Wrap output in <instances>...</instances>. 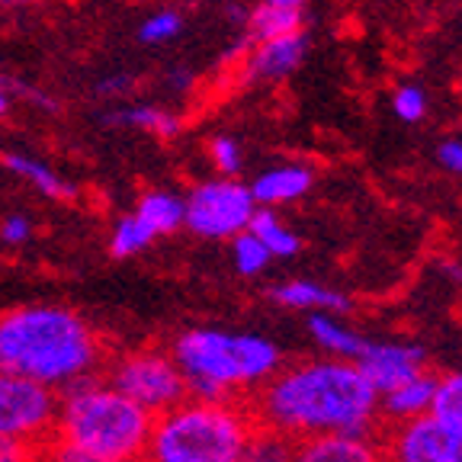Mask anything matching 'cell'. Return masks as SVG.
<instances>
[{
	"mask_svg": "<svg viewBox=\"0 0 462 462\" xmlns=\"http://www.w3.org/2000/svg\"><path fill=\"white\" fill-rule=\"evenodd\" d=\"M437 164L449 173H459L462 177V142L459 138H447V142L437 144Z\"/></svg>",
	"mask_w": 462,
	"mask_h": 462,
	"instance_id": "cell-31",
	"label": "cell"
},
{
	"mask_svg": "<svg viewBox=\"0 0 462 462\" xmlns=\"http://www.w3.org/2000/svg\"><path fill=\"white\" fill-rule=\"evenodd\" d=\"M254 427L257 418L241 398L212 402L187 395L154 414L142 462H245Z\"/></svg>",
	"mask_w": 462,
	"mask_h": 462,
	"instance_id": "cell-5",
	"label": "cell"
},
{
	"mask_svg": "<svg viewBox=\"0 0 462 462\" xmlns=\"http://www.w3.org/2000/svg\"><path fill=\"white\" fill-rule=\"evenodd\" d=\"M26 462H39V456H36V459H26Z\"/></svg>",
	"mask_w": 462,
	"mask_h": 462,
	"instance_id": "cell-38",
	"label": "cell"
},
{
	"mask_svg": "<svg viewBox=\"0 0 462 462\" xmlns=\"http://www.w3.org/2000/svg\"><path fill=\"white\" fill-rule=\"evenodd\" d=\"M23 4H32V0H0V7H23Z\"/></svg>",
	"mask_w": 462,
	"mask_h": 462,
	"instance_id": "cell-36",
	"label": "cell"
},
{
	"mask_svg": "<svg viewBox=\"0 0 462 462\" xmlns=\"http://www.w3.org/2000/svg\"><path fill=\"white\" fill-rule=\"evenodd\" d=\"M103 123L113 125V129H138V132H148V135H161V138L177 135L183 125L180 116H173L171 109H164V106H148V103L109 109V113L103 116Z\"/></svg>",
	"mask_w": 462,
	"mask_h": 462,
	"instance_id": "cell-17",
	"label": "cell"
},
{
	"mask_svg": "<svg viewBox=\"0 0 462 462\" xmlns=\"http://www.w3.org/2000/svg\"><path fill=\"white\" fill-rule=\"evenodd\" d=\"M209 158L222 177H238L241 171V144L231 135H216L209 142Z\"/></svg>",
	"mask_w": 462,
	"mask_h": 462,
	"instance_id": "cell-28",
	"label": "cell"
},
{
	"mask_svg": "<svg viewBox=\"0 0 462 462\" xmlns=\"http://www.w3.org/2000/svg\"><path fill=\"white\" fill-rule=\"evenodd\" d=\"M39 462H103L100 456L87 453L78 443H68L61 437H51L42 449H39Z\"/></svg>",
	"mask_w": 462,
	"mask_h": 462,
	"instance_id": "cell-29",
	"label": "cell"
},
{
	"mask_svg": "<svg viewBox=\"0 0 462 462\" xmlns=\"http://www.w3.org/2000/svg\"><path fill=\"white\" fill-rule=\"evenodd\" d=\"M270 299L282 309H292V311H331V315H346V311L354 309L350 296L337 292L331 286H321V282H311V280H289L282 286L270 289Z\"/></svg>",
	"mask_w": 462,
	"mask_h": 462,
	"instance_id": "cell-15",
	"label": "cell"
},
{
	"mask_svg": "<svg viewBox=\"0 0 462 462\" xmlns=\"http://www.w3.org/2000/svg\"><path fill=\"white\" fill-rule=\"evenodd\" d=\"M187 228L199 238L231 241L235 235L251 225L257 212L251 187L238 183L235 177H216V180L196 183L187 199Z\"/></svg>",
	"mask_w": 462,
	"mask_h": 462,
	"instance_id": "cell-8",
	"label": "cell"
},
{
	"mask_svg": "<svg viewBox=\"0 0 462 462\" xmlns=\"http://www.w3.org/2000/svg\"><path fill=\"white\" fill-rule=\"evenodd\" d=\"M152 241H158V235L152 231V225L144 222L138 212H129V216H123L113 225V235H109V254H113V257H123V260L135 257V254H142Z\"/></svg>",
	"mask_w": 462,
	"mask_h": 462,
	"instance_id": "cell-23",
	"label": "cell"
},
{
	"mask_svg": "<svg viewBox=\"0 0 462 462\" xmlns=\"http://www.w3.org/2000/svg\"><path fill=\"white\" fill-rule=\"evenodd\" d=\"M273 260V254L267 251V245L254 235L251 228H245L241 235L231 238V263L241 276H257L267 270V263Z\"/></svg>",
	"mask_w": 462,
	"mask_h": 462,
	"instance_id": "cell-24",
	"label": "cell"
},
{
	"mask_svg": "<svg viewBox=\"0 0 462 462\" xmlns=\"http://www.w3.org/2000/svg\"><path fill=\"white\" fill-rule=\"evenodd\" d=\"M10 109V87L7 84H0V116Z\"/></svg>",
	"mask_w": 462,
	"mask_h": 462,
	"instance_id": "cell-34",
	"label": "cell"
},
{
	"mask_svg": "<svg viewBox=\"0 0 462 462\" xmlns=\"http://www.w3.org/2000/svg\"><path fill=\"white\" fill-rule=\"evenodd\" d=\"M433 395H437V373H430V369L411 375L408 383L395 385V389L383 392L379 395V427L402 424V420L430 414Z\"/></svg>",
	"mask_w": 462,
	"mask_h": 462,
	"instance_id": "cell-13",
	"label": "cell"
},
{
	"mask_svg": "<svg viewBox=\"0 0 462 462\" xmlns=\"http://www.w3.org/2000/svg\"><path fill=\"white\" fill-rule=\"evenodd\" d=\"M247 228H251L254 235L267 245V251L273 254V257H296L299 247H302V241H299L296 231L289 228V225L282 222L273 209H267V206H257V212H254V218H251Z\"/></svg>",
	"mask_w": 462,
	"mask_h": 462,
	"instance_id": "cell-21",
	"label": "cell"
},
{
	"mask_svg": "<svg viewBox=\"0 0 462 462\" xmlns=\"http://www.w3.org/2000/svg\"><path fill=\"white\" fill-rule=\"evenodd\" d=\"M36 449L26 447V443L20 440H10V437H4L0 433V462H26V459H36Z\"/></svg>",
	"mask_w": 462,
	"mask_h": 462,
	"instance_id": "cell-32",
	"label": "cell"
},
{
	"mask_svg": "<svg viewBox=\"0 0 462 462\" xmlns=\"http://www.w3.org/2000/svg\"><path fill=\"white\" fill-rule=\"evenodd\" d=\"M296 447H299L296 437L257 424L251 433V440H247L245 462H292L296 459Z\"/></svg>",
	"mask_w": 462,
	"mask_h": 462,
	"instance_id": "cell-22",
	"label": "cell"
},
{
	"mask_svg": "<svg viewBox=\"0 0 462 462\" xmlns=\"http://www.w3.org/2000/svg\"><path fill=\"white\" fill-rule=\"evenodd\" d=\"M302 23H305L302 7H282V4H273V0H260L257 7L247 14L245 36L254 45V42H263V39L299 32Z\"/></svg>",
	"mask_w": 462,
	"mask_h": 462,
	"instance_id": "cell-18",
	"label": "cell"
},
{
	"mask_svg": "<svg viewBox=\"0 0 462 462\" xmlns=\"http://www.w3.org/2000/svg\"><path fill=\"white\" fill-rule=\"evenodd\" d=\"M385 462H462V430L437 414L379 427Z\"/></svg>",
	"mask_w": 462,
	"mask_h": 462,
	"instance_id": "cell-9",
	"label": "cell"
},
{
	"mask_svg": "<svg viewBox=\"0 0 462 462\" xmlns=\"http://www.w3.org/2000/svg\"><path fill=\"white\" fill-rule=\"evenodd\" d=\"M449 427L462 430V373L437 375V395H433V411Z\"/></svg>",
	"mask_w": 462,
	"mask_h": 462,
	"instance_id": "cell-25",
	"label": "cell"
},
{
	"mask_svg": "<svg viewBox=\"0 0 462 462\" xmlns=\"http://www.w3.org/2000/svg\"><path fill=\"white\" fill-rule=\"evenodd\" d=\"M177 366L187 375L193 398H247L282 366L280 346L263 334L222 331V328H189L171 344Z\"/></svg>",
	"mask_w": 462,
	"mask_h": 462,
	"instance_id": "cell-3",
	"label": "cell"
},
{
	"mask_svg": "<svg viewBox=\"0 0 462 462\" xmlns=\"http://www.w3.org/2000/svg\"><path fill=\"white\" fill-rule=\"evenodd\" d=\"M187 80H189L187 71H171V84L173 87H187Z\"/></svg>",
	"mask_w": 462,
	"mask_h": 462,
	"instance_id": "cell-35",
	"label": "cell"
},
{
	"mask_svg": "<svg viewBox=\"0 0 462 462\" xmlns=\"http://www.w3.org/2000/svg\"><path fill=\"white\" fill-rule=\"evenodd\" d=\"M132 90V74H113V78H103L97 84V94L100 97H123Z\"/></svg>",
	"mask_w": 462,
	"mask_h": 462,
	"instance_id": "cell-33",
	"label": "cell"
},
{
	"mask_svg": "<svg viewBox=\"0 0 462 462\" xmlns=\"http://www.w3.org/2000/svg\"><path fill=\"white\" fill-rule=\"evenodd\" d=\"M315 183V173L305 164H280L270 167L251 183V193L257 199V206H267V209H280V206H289V202L302 199L305 193Z\"/></svg>",
	"mask_w": 462,
	"mask_h": 462,
	"instance_id": "cell-14",
	"label": "cell"
},
{
	"mask_svg": "<svg viewBox=\"0 0 462 462\" xmlns=\"http://www.w3.org/2000/svg\"><path fill=\"white\" fill-rule=\"evenodd\" d=\"M152 424V411L94 373L61 389L55 437L78 443L103 462H142Z\"/></svg>",
	"mask_w": 462,
	"mask_h": 462,
	"instance_id": "cell-4",
	"label": "cell"
},
{
	"mask_svg": "<svg viewBox=\"0 0 462 462\" xmlns=\"http://www.w3.org/2000/svg\"><path fill=\"white\" fill-rule=\"evenodd\" d=\"M309 337L311 344L321 350L325 356H337V360H354L363 354V346H366V337L356 334L354 328H346L337 315L331 311H311L309 315Z\"/></svg>",
	"mask_w": 462,
	"mask_h": 462,
	"instance_id": "cell-16",
	"label": "cell"
},
{
	"mask_svg": "<svg viewBox=\"0 0 462 462\" xmlns=\"http://www.w3.org/2000/svg\"><path fill=\"white\" fill-rule=\"evenodd\" d=\"M0 164L7 167L10 173H16L20 180H26L32 189H39L42 196L49 199H71L74 196V187L61 177L58 171H51L45 161L39 158H29V154H0Z\"/></svg>",
	"mask_w": 462,
	"mask_h": 462,
	"instance_id": "cell-19",
	"label": "cell"
},
{
	"mask_svg": "<svg viewBox=\"0 0 462 462\" xmlns=\"http://www.w3.org/2000/svg\"><path fill=\"white\" fill-rule=\"evenodd\" d=\"M257 424L296 440L321 433H379V392L354 360L318 356L280 366L251 398Z\"/></svg>",
	"mask_w": 462,
	"mask_h": 462,
	"instance_id": "cell-1",
	"label": "cell"
},
{
	"mask_svg": "<svg viewBox=\"0 0 462 462\" xmlns=\"http://www.w3.org/2000/svg\"><path fill=\"white\" fill-rule=\"evenodd\" d=\"M305 36L299 32H286V36L263 39L254 42L251 49L241 55V84H254V80H282L299 68L305 58Z\"/></svg>",
	"mask_w": 462,
	"mask_h": 462,
	"instance_id": "cell-11",
	"label": "cell"
},
{
	"mask_svg": "<svg viewBox=\"0 0 462 462\" xmlns=\"http://www.w3.org/2000/svg\"><path fill=\"white\" fill-rule=\"evenodd\" d=\"M273 4H282V7H305V0H273Z\"/></svg>",
	"mask_w": 462,
	"mask_h": 462,
	"instance_id": "cell-37",
	"label": "cell"
},
{
	"mask_svg": "<svg viewBox=\"0 0 462 462\" xmlns=\"http://www.w3.org/2000/svg\"><path fill=\"white\" fill-rule=\"evenodd\" d=\"M32 238V222L26 216H7L0 222V241L10 247H20Z\"/></svg>",
	"mask_w": 462,
	"mask_h": 462,
	"instance_id": "cell-30",
	"label": "cell"
},
{
	"mask_svg": "<svg viewBox=\"0 0 462 462\" xmlns=\"http://www.w3.org/2000/svg\"><path fill=\"white\" fill-rule=\"evenodd\" d=\"M135 212L152 225V231L158 235V238L173 235V231L187 222V202H183L180 196L167 193V189H152V193H144L142 199H138Z\"/></svg>",
	"mask_w": 462,
	"mask_h": 462,
	"instance_id": "cell-20",
	"label": "cell"
},
{
	"mask_svg": "<svg viewBox=\"0 0 462 462\" xmlns=\"http://www.w3.org/2000/svg\"><path fill=\"white\" fill-rule=\"evenodd\" d=\"M103 379L152 414L167 411L189 395L187 375L177 366L173 354L158 350V346H142V350H125L119 356H109L103 363Z\"/></svg>",
	"mask_w": 462,
	"mask_h": 462,
	"instance_id": "cell-6",
	"label": "cell"
},
{
	"mask_svg": "<svg viewBox=\"0 0 462 462\" xmlns=\"http://www.w3.org/2000/svg\"><path fill=\"white\" fill-rule=\"evenodd\" d=\"M180 29H183V16L177 10H158V14H152L138 26V39L144 45H161L180 36Z\"/></svg>",
	"mask_w": 462,
	"mask_h": 462,
	"instance_id": "cell-26",
	"label": "cell"
},
{
	"mask_svg": "<svg viewBox=\"0 0 462 462\" xmlns=\"http://www.w3.org/2000/svg\"><path fill=\"white\" fill-rule=\"evenodd\" d=\"M292 462H385L379 433H321V437H305L296 447Z\"/></svg>",
	"mask_w": 462,
	"mask_h": 462,
	"instance_id": "cell-12",
	"label": "cell"
},
{
	"mask_svg": "<svg viewBox=\"0 0 462 462\" xmlns=\"http://www.w3.org/2000/svg\"><path fill=\"white\" fill-rule=\"evenodd\" d=\"M103 340L74 309L23 305L0 315V369L65 389L74 379L100 373Z\"/></svg>",
	"mask_w": 462,
	"mask_h": 462,
	"instance_id": "cell-2",
	"label": "cell"
},
{
	"mask_svg": "<svg viewBox=\"0 0 462 462\" xmlns=\"http://www.w3.org/2000/svg\"><path fill=\"white\" fill-rule=\"evenodd\" d=\"M356 366L366 375L379 395L395 385L408 383L411 375L427 369V354L418 344H402V340H366L363 354L356 356Z\"/></svg>",
	"mask_w": 462,
	"mask_h": 462,
	"instance_id": "cell-10",
	"label": "cell"
},
{
	"mask_svg": "<svg viewBox=\"0 0 462 462\" xmlns=\"http://www.w3.org/2000/svg\"><path fill=\"white\" fill-rule=\"evenodd\" d=\"M392 109L402 123H420L427 116V94L418 84H402L392 97Z\"/></svg>",
	"mask_w": 462,
	"mask_h": 462,
	"instance_id": "cell-27",
	"label": "cell"
},
{
	"mask_svg": "<svg viewBox=\"0 0 462 462\" xmlns=\"http://www.w3.org/2000/svg\"><path fill=\"white\" fill-rule=\"evenodd\" d=\"M61 392L29 375L0 369V433L39 449L55 437Z\"/></svg>",
	"mask_w": 462,
	"mask_h": 462,
	"instance_id": "cell-7",
	"label": "cell"
}]
</instances>
